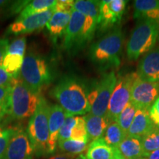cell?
I'll list each match as a JSON object with an SVG mask.
<instances>
[{
    "label": "cell",
    "instance_id": "cell-33",
    "mask_svg": "<svg viewBox=\"0 0 159 159\" xmlns=\"http://www.w3.org/2000/svg\"><path fill=\"white\" fill-rule=\"evenodd\" d=\"M19 78H15L11 76L2 66H0V87L12 89Z\"/></svg>",
    "mask_w": 159,
    "mask_h": 159
},
{
    "label": "cell",
    "instance_id": "cell-9",
    "mask_svg": "<svg viewBox=\"0 0 159 159\" xmlns=\"http://www.w3.org/2000/svg\"><path fill=\"white\" fill-rule=\"evenodd\" d=\"M85 16L73 9L71 19L64 33L63 49L66 51H76L89 42L85 32Z\"/></svg>",
    "mask_w": 159,
    "mask_h": 159
},
{
    "label": "cell",
    "instance_id": "cell-6",
    "mask_svg": "<svg viewBox=\"0 0 159 159\" xmlns=\"http://www.w3.org/2000/svg\"><path fill=\"white\" fill-rule=\"evenodd\" d=\"M39 98V94L19 78L11 89L8 114L16 119L31 117L36 110Z\"/></svg>",
    "mask_w": 159,
    "mask_h": 159
},
{
    "label": "cell",
    "instance_id": "cell-8",
    "mask_svg": "<svg viewBox=\"0 0 159 159\" xmlns=\"http://www.w3.org/2000/svg\"><path fill=\"white\" fill-rule=\"evenodd\" d=\"M136 75V72H132L117 78L106 114V116L111 122H116L121 111L130 102L131 88Z\"/></svg>",
    "mask_w": 159,
    "mask_h": 159
},
{
    "label": "cell",
    "instance_id": "cell-7",
    "mask_svg": "<svg viewBox=\"0 0 159 159\" xmlns=\"http://www.w3.org/2000/svg\"><path fill=\"white\" fill-rule=\"evenodd\" d=\"M117 81L114 71L102 75L99 82L89 91L88 101L91 110L89 114L98 116H106L111 94Z\"/></svg>",
    "mask_w": 159,
    "mask_h": 159
},
{
    "label": "cell",
    "instance_id": "cell-31",
    "mask_svg": "<svg viewBox=\"0 0 159 159\" xmlns=\"http://www.w3.org/2000/svg\"><path fill=\"white\" fill-rule=\"evenodd\" d=\"M14 128L0 127V159H4L7 145L13 134Z\"/></svg>",
    "mask_w": 159,
    "mask_h": 159
},
{
    "label": "cell",
    "instance_id": "cell-27",
    "mask_svg": "<svg viewBox=\"0 0 159 159\" xmlns=\"http://www.w3.org/2000/svg\"><path fill=\"white\" fill-rule=\"evenodd\" d=\"M121 20L116 14H114L108 6V1H101L100 2V22L101 28L106 29L113 26Z\"/></svg>",
    "mask_w": 159,
    "mask_h": 159
},
{
    "label": "cell",
    "instance_id": "cell-18",
    "mask_svg": "<svg viewBox=\"0 0 159 159\" xmlns=\"http://www.w3.org/2000/svg\"><path fill=\"white\" fill-rule=\"evenodd\" d=\"M71 12L56 11L46 25L52 39L56 40L64 34L71 19Z\"/></svg>",
    "mask_w": 159,
    "mask_h": 159
},
{
    "label": "cell",
    "instance_id": "cell-40",
    "mask_svg": "<svg viewBox=\"0 0 159 159\" xmlns=\"http://www.w3.org/2000/svg\"><path fill=\"white\" fill-rule=\"evenodd\" d=\"M144 158H146V159H159V149L154 151V152H151V153L149 154L146 157H144Z\"/></svg>",
    "mask_w": 159,
    "mask_h": 159
},
{
    "label": "cell",
    "instance_id": "cell-32",
    "mask_svg": "<svg viewBox=\"0 0 159 159\" xmlns=\"http://www.w3.org/2000/svg\"><path fill=\"white\" fill-rule=\"evenodd\" d=\"M26 49V38L21 37L14 40L11 43H10L7 49V54L19 55L25 57Z\"/></svg>",
    "mask_w": 159,
    "mask_h": 159
},
{
    "label": "cell",
    "instance_id": "cell-25",
    "mask_svg": "<svg viewBox=\"0 0 159 159\" xmlns=\"http://www.w3.org/2000/svg\"><path fill=\"white\" fill-rule=\"evenodd\" d=\"M143 150V157L159 149V128L156 127L150 133L141 138Z\"/></svg>",
    "mask_w": 159,
    "mask_h": 159
},
{
    "label": "cell",
    "instance_id": "cell-23",
    "mask_svg": "<svg viewBox=\"0 0 159 159\" xmlns=\"http://www.w3.org/2000/svg\"><path fill=\"white\" fill-rule=\"evenodd\" d=\"M57 1L55 0H34L29 2L21 11L18 19H24L29 16L47 11L52 7H54Z\"/></svg>",
    "mask_w": 159,
    "mask_h": 159
},
{
    "label": "cell",
    "instance_id": "cell-41",
    "mask_svg": "<svg viewBox=\"0 0 159 159\" xmlns=\"http://www.w3.org/2000/svg\"><path fill=\"white\" fill-rule=\"evenodd\" d=\"M114 151V159H125V157L121 154L118 148H113Z\"/></svg>",
    "mask_w": 159,
    "mask_h": 159
},
{
    "label": "cell",
    "instance_id": "cell-19",
    "mask_svg": "<svg viewBox=\"0 0 159 159\" xmlns=\"http://www.w3.org/2000/svg\"><path fill=\"white\" fill-rule=\"evenodd\" d=\"M118 150L125 159H139L143 157L142 139L127 136L119 145Z\"/></svg>",
    "mask_w": 159,
    "mask_h": 159
},
{
    "label": "cell",
    "instance_id": "cell-13",
    "mask_svg": "<svg viewBox=\"0 0 159 159\" xmlns=\"http://www.w3.org/2000/svg\"><path fill=\"white\" fill-rule=\"evenodd\" d=\"M136 74L147 82H159V46L143 55L139 62Z\"/></svg>",
    "mask_w": 159,
    "mask_h": 159
},
{
    "label": "cell",
    "instance_id": "cell-20",
    "mask_svg": "<svg viewBox=\"0 0 159 159\" xmlns=\"http://www.w3.org/2000/svg\"><path fill=\"white\" fill-rule=\"evenodd\" d=\"M85 157L87 159H112L114 151L102 137L91 142L87 149Z\"/></svg>",
    "mask_w": 159,
    "mask_h": 159
},
{
    "label": "cell",
    "instance_id": "cell-46",
    "mask_svg": "<svg viewBox=\"0 0 159 159\" xmlns=\"http://www.w3.org/2000/svg\"><path fill=\"white\" fill-rule=\"evenodd\" d=\"M158 41H159V30H158Z\"/></svg>",
    "mask_w": 159,
    "mask_h": 159
},
{
    "label": "cell",
    "instance_id": "cell-38",
    "mask_svg": "<svg viewBox=\"0 0 159 159\" xmlns=\"http://www.w3.org/2000/svg\"><path fill=\"white\" fill-rule=\"evenodd\" d=\"M8 46V40L0 39V66H2L3 60L5 55H7Z\"/></svg>",
    "mask_w": 159,
    "mask_h": 159
},
{
    "label": "cell",
    "instance_id": "cell-4",
    "mask_svg": "<svg viewBox=\"0 0 159 159\" xmlns=\"http://www.w3.org/2000/svg\"><path fill=\"white\" fill-rule=\"evenodd\" d=\"M158 21L148 19L139 20L127 43L128 59L136 61L153 49L158 41Z\"/></svg>",
    "mask_w": 159,
    "mask_h": 159
},
{
    "label": "cell",
    "instance_id": "cell-35",
    "mask_svg": "<svg viewBox=\"0 0 159 159\" xmlns=\"http://www.w3.org/2000/svg\"><path fill=\"white\" fill-rule=\"evenodd\" d=\"M148 112L151 120L156 127L159 128V97L149 109Z\"/></svg>",
    "mask_w": 159,
    "mask_h": 159
},
{
    "label": "cell",
    "instance_id": "cell-26",
    "mask_svg": "<svg viewBox=\"0 0 159 159\" xmlns=\"http://www.w3.org/2000/svg\"><path fill=\"white\" fill-rule=\"evenodd\" d=\"M136 111L137 108L136 107L130 102H129L124 109L121 111L116 119V122L118 123L119 127L127 135H128L129 129H130V125L134 120Z\"/></svg>",
    "mask_w": 159,
    "mask_h": 159
},
{
    "label": "cell",
    "instance_id": "cell-44",
    "mask_svg": "<svg viewBox=\"0 0 159 159\" xmlns=\"http://www.w3.org/2000/svg\"><path fill=\"white\" fill-rule=\"evenodd\" d=\"M77 159H87V158H86V157H85V156H83V155H80Z\"/></svg>",
    "mask_w": 159,
    "mask_h": 159
},
{
    "label": "cell",
    "instance_id": "cell-45",
    "mask_svg": "<svg viewBox=\"0 0 159 159\" xmlns=\"http://www.w3.org/2000/svg\"><path fill=\"white\" fill-rule=\"evenodd\" d=\"M139 159H146V158H144V157H142V158H139Z\"/></svg>",
    "mask_w": 159,
    "mask_h": 159
},
{
    "label": "cell",
    "instance_id": "cell-3",
    "mask_svg": "<svg viewBox=\"0 0 159 159\" xmlns=\"http://www.w3.org/2000/svg\"><path fill=\"white\" fill-rule=\"evenodd\" d=\"M49 105L43 96H40L34 114L30 117L27 133L34 155L37 157L49 155Z\"/></svg>",
    "mask_w": 159,
    "mask_h": 159
},
{
    "label": "cell",
    "instance_id": "cell-30",
    "mask_svg": "<svg viewBox=\"0 0 159 159\" xmlns=\"http://www.w3.org/2000/svg\"><path fill=\"white\" fill-rule=\"evenodd\" d=\"M77 119H78V116H66L62 128H61V130H60L58 142H60V141L66 140V139H70L71 130H72L73 127L76 124Z\"/></svg>",
    "mask_w": 159,
    "mask_h": 159
},
{
    "label": "cell",
    "instance_id": "cell-28",
    "mask_svg": "<svg viewBox=\"0 0 159 159\" xmlns=\"http://www.w3.org/2000/svg\"><path fill=\"white\" fill-rule=\"evenodd\" d=\"M59 148L65 152L66 153L77 155L83 152L86 150L88 142L82 141L66 139V140L60 141L57 142Z\"/></svg>",
    "mask_w": 159,
    "mask_h": 159
},
{
    "label": "cell",
    "instance_id": "cell-29",
    "mask_svg": "<svg viewBox=\"0 0 159 159\" xmlns=\"http://www.w3.org/2000/svg\"><path fill=\"white\" fill-rule=\"evenodd\" d=\"M70 139L86 142H89L86 128H85V116H78L76 124L71 130Z\"/></svg>",
    "mask_w": 159,
    "mask_h": 159
},
{
    "label": "cell",
    "instance_id": "cell-1",
    "mask_svg": "<svg viewBox=\"0 0 159 159\" xmlns=\"http://www.w3.org/2000/svg\"><path fill=\"white\" fill-rule=\"evenodd\" d=\"M51 94L67 116L84 115L90 112L89 91L82 81L76 77L63 78L52 89Z\"/></svg>",
    "mask_w": 159,
    "mask_h": 159
},
{
    "label": "cell",
    "instance_id": "cell-24",
    "mask_svg": "<svg viewBox=\"0 0 159 159\" xmlns=\"http://www.w3.org/2000/svg\"><path fill=\"white\" fill-rule=\"evenodd\" d=\"M25 57L19 55L7 54L4 57L2 67L8 74L15 78H19Z\"/></svg>",
    "mask_w": 159,
    "mask_h": 159
},
{
    "label": "cell",
    "instance_id": "cell-11",
    "mask_svg": "<svg viewBox=\"0 0 159 159\" xmlns=\"http://www.w3.org/2000/svg\"><path fill=\"white\" fill-rule=\"evenodd\" d=\"M55 8L47 10L41 13L33 14L24 19H17L7 30V34L21 35L31 33L42 29L55 13Z\"/></svg>",
    "mask_w": 159,
    "mask_h": 159
},
{
    "label": "cell",
    "instance_id": "cell-15",
    "mask_svg": "<svg viewBox=\"0 0 159 159\" xmlns=\"http://www.w3.org/2000/svg\"><path fill=\"white\" fill-rule=\"evenodd\" d=\"M151 120L148 110L137 109L134 120L129 129L128 136L142 138L156 128Z\"/></svg>",
    "mask_w": 159,
    "mask_h": 159
},
{
    "label": "cell",
    "instance_id": "cell-12",
    "mask_svg": "<svg viewBox=\"0 0 159 159\" xmlns=\"http://www.w3.org/2000/svg\"><path fill=\"white\" fill-rule=\"evenodd\" d=\"M34 150L27 131L14 129L4 159H33Z\"/></svg>",
    "mask_w": 159,
    "mask_h": 159
},
{
    "label": "cell",
    "instance_id": "cell-36",
    "mask_svg": "<svg viewBox=\"0 0 159 159\" xmlns=\"http://www.w3.org/2000/svg\"><path fill=\"white\" fill-rule=\"evenodd\" d=\"M74 2L72 0H59L55 5V11L71 12L73 10Z\"/></svg>",
    "mask_w": 159,
    "mask_h": 159
},
{
    "label": "cell",
    "instance_id": "cell-22",
    "mask_svg": "<svg viewBox=\"0 0 159 159\" xmlns=\"http://www.w3.org/2000/svg\"><path fill=\"white\" fill-rule=\"evenodd\" d=\"M128 136L119 127L116 122H111L103 134V139L111 148H118L124 139Z\"/></svg>",
    "mask_w": 159,
    "mask_h": 159
},
{
    "label": "cell",
    "instance_id": "cell-39",
    "mask_svg": "<svg viewBox=\"0 0 159 159\" xmlns=\"http://www.w3.org/2000/svg\"><path fill=\"white\" fill-rule=\"evenodd\" d=\"M47 159H76V155H72L69 153L57 154L55 156H52Z\"/></svg>",
    "mask_w": 159,
    "mask_h": 159
},
{
    "label": "cell",
    "instance_id": "cell-47",
    "mask_svg": "<svg viewBox=\"0 0 159 159\" xmlns=\"http://www.w3.org/2000/svg\"><path fill=\"white\" fill-rule=\"evenodd\" d=\"M112 159H114V158H112Z\"/></svg>",
    "mask_w": 159,
    "mask_h": 159
},
{
    "label": "cell",
    "instance_id": "cell-16",
    "mask_svg": "<svg viewBox=\"0 0 159 159\" xmlns=\"http://www.w3.org/2000/svg\"><path fill=\"white\" fill-rule=\"evenodd\" d=\"M134 18L159 22L158 0H136L134 2Z\"/></svg>",
    "mask_w": 159,
    "mask_h": 159
},
{
    "label": "cell",
    "instance_id": "cell-37",
    "mask_svg": "<svg viewBox=\"0 0 159 159\" xmlns=\"http://www.w3.org/2000/svg\"><path fill=\"white\" fill-rule=\"evenodd\" d=\"M11 91V89L0 87V105L6 107L7 109H9Z\"/></svg>",
    "mask_w": 159,
    "mask_h": 159
},
{
    "label": "cell",
    "instance_id": "cell-5",
    "mask_svg": "<svg viewBox=\"0 0 159 159\" xmlns=\"http://www.w3.org/2000/svg\"><path fill=\"white\" fill-rule=\"evenodd\" d=\"M20 74L23 82L39 94L52 80L48 63L43 57L35 53H28L25 57Z\"/></svg>",
    "mask_w": 159,
    "mask_h": 159
},
{
    "label": "cell",
    "instance_id": "cell-10",
    "mask_svg": "<svg viewBox=\"0 0 159 159\" xmlns=\"http://www.w3.org/2000/svg\"><path fill=\"white\" fill-rule=\"evenodd\" d=\"M159 97V82H147L136 75L131 88L130 102L137 109L149 111Z\"/></svg>",
    "mask_w": 159,
    "mask_h": 159
},
{
    "label": "cell",
    "instance_id": "cell-14",
    "mask_svg": "<svg viewBox=\"0 0 159 159\" xmlns=\"http://www.w3.org/2000/svg\"><path fill=\"white\" fill-rule=\"evenodd\" d=\"M67 114L59 105H49V154L56 150L59 133L62 128Z\"/></svg>",
    "mask_w": 159,
    "mask_h": 159
},
{
    "label": "cell",
    "instance_id": "cell-42",
    "mask_svg": "<svg viewBox=\"0 0 159 159\" xmlns=\"http://www.w3.org/2000/svg\"><path fill=\"white\" fill-rule=\"evenodd\" d=\"M7 113H8V109H7V108L0 105V121L2 120V119L3 118L4 116H5Z\"/></svg>",
    "mask_w": 159,
    "mask_h": 159
},
{
    "label": "cell",
    "instance_id": "cell-17",
    "mask_svg": "<svg viewBox=\"0 0 159 159\" xmlns=\"http://www.w3.org/2000/svg\"><path fill=\"white\" fill-rule=\"evenodd\" d=\"M85 119L89 141L92 142L96 139L102 138L111 122L106 116H98L91 114L85 116Z\"/></svg>",
    "mask_w": 159,
    "mask_h": 159
},
{
    "label": "cell",
    "instance_id": "cell-2",
    "mask_svg": "<svg viewBox=\"0 0 159 159\" xmlns=\"http://www.w3.org/2000/svg\"><path fill=\"white\" fill-rule=\"evenodd\" d=\"M124 44V35L116 28L96 41L91 47L89 55L91 61L101 66L118 67Z\"/></svg>",
    "mask_w": 159,
    "mask_h": 159
},
{
    "label": "cell",
    "instance_id": "cell-21",
    "mask_svg": "<svg viewBox=\"0 0 159 159\" xmlns=\"http://www.w3.org/2000/svg\"><path fill=\"white\" fill-rule=\"evenodd\" d=\"M100 2L93 0H77L74 2L73 9L80 12L85 16L90 17L100 22Z\"/></svg>",
    "mask_w": 159,
    "mask_h": 159
},
{
    "label": "cell",
    "instance_id": "cell-43",
    "mask_svg": "<svg viewBox=\"0 0 159 159\" xmlns=\"http://www.w3.org/2000/svg\"><path fill=\"white\" fill-rule=\"evenodd\" d=\"M8 2H9L3 1V0H0V8L3 7L4 6H5Z\"/></svg>",
    "mask_w": 159,
    "mask_h": 159
},
{
    "label": "cell",
    "instance_id": "cell-34",
    "mask_svg": "<svg viewBox=\"0 0 159 159\" xmlns=\"http://www.w3.org/2000/svg\"><path fill=\"white\" fill-rule=\"evenodd\" d=\"M127 2L125 0H108V6L114 14L122 19Z\"/></svg>",
    "mask_w": 159,
    "mask_h": 159
}]
</instances>
